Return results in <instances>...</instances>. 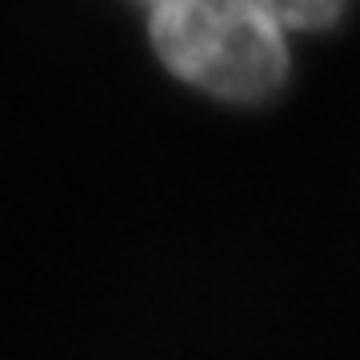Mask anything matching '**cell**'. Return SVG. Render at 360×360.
I'll return each mask as SVG.
<instances>
[{"instance_id":"cell-1","label":"cell","mask_w":360,"mask_h":360,"mask_svg":"<svg viewBox=\"0 0 360 360\" xmlns=\"http://www.w3.org/2000/svg\"><path fill=\"white\" fill-rule=\"evenodd\" d=\"M148 37L172 77L220 101H269L288 80L284 28L257 0H148Z\"/></svg>"},{"instance_id":"cell-2","label":"cell","mask_w":360,"mask_h":360,"mask_svg":"<svg viewBox=\"0 0 360 360\" xmlns=\"http://www.w3.org/2000/svg\"><path fill=\"white\" fill-rule=\"evenodd\" d=\"M257 4L281 28H304V32L333 28L348 8V0H257Z\"/></svg>"}]
</instances>
